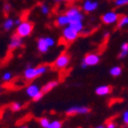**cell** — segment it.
Masks as SVG:
<instances>
[{"label": "cell", "mask_w": 128, "mask_h": 128, "mask_svg": "<svg viewBox=\"0 0 128 128\" xmlns=\"http://www.w3.org/2000/svg\"><path fill=\"white\" fill-rule=\"evenodd\" d=\"M106 128H116V124H115V123H113V122H109Z\"/></svg>", "instance_id": "obj_30"}, {"label": "cell", "mask_w": 128, "mask_h": 128, "mask_svg": "<svg viewBox=\"0 0 128 128\" xmlns=\"http://www.w3.org/2000/svg\"><path fill=\"white\" fill-rule=\"evenodd\" d=\"M119 18L120 16L116 12H108L102 16V23L106 25H114L116 23H118Z\"/></svg>", "instance_id": "obj_8"}, {"label": "cell", "mask_w": 128, "mask_h": 128, "mask_svg": "<svg viewBox=\"0 0 128 128\" xmlns=\"http://www.w3.org/2000/svg\"><path fill=\"white\" fill-rule=\"evenodd\" d=\"M72 29H74L76 32L78 33H81L83 32V29H84V25H83V22L82 20H76V22H71L70 25H69Z\"/></svg>", "instance_id": "obj_16"}, {"label": "cell", "mask_w": 128, "mask_h": 128, "mask_svg": "<svg viewBox=\"0 0 128 128\" xmlns=\"http://www.w3.org/2000/svg\"><path fill=\"white\" fill-rule=\"evenodd\" d=\"M22 43H23V41H22V38H20L18 36L14 35L12 40H10L9 42V49L10 50H14V49H16L18 47L22 46Z\"/></svg>", "instance_id": "obj_11"}, {"label": "cell", "mask_w": 128, "mask_h": 128, "mask_svg": "<svg viewBox=\"0 0 128 128\" xmlns=\"http://www.w3.org/2000/svg\"><path fill=\"white\" fill-rule=\"evenodd\" d=\"M49 123H50V121L48 120V118H45V117H43V118H41L39 120V124L42 128H48Z\"/></svg>", "instance_id": "obj_21"}, {"label": "cell", "mask_w": 128, "mask_h": 128, "mask_svg": "<svg viewBox=\"0 0 128 128\" xmlns=\"http://www.w3.org/2000/svg\"><path fill=\"white\" fill-rule=\"evenodd\" d=\"M122 120L125 125H128V111H125L122 115Z\"/></svg>", "instance_id": "obj_28"}, {"label": "cell", "mask_w": 128, "mask_h": 128, "mask_svg": "<svg viewBox=\"0 0 128 128\" xmlns=\"http://www.w3.org/2000/svg\"><path fill=\"white\" fill-rule=\"evenodd\" d=\"M14 26H18L20 24V18H16V20H14Z\"/></svg>", "instance_id": "obj_31"}, {"label": "cell", "mask_w": 128, "mask_h": 128, "mask_svg": "<svg viewBox=\"0 0 128 128\" xmlns=\"http://www.w3.org/2000/svg\"><path fill=\"white\" fill-rule=\"evenodd\" d=\"M56 25L58 27H67L70 25V20L66 14H60L56 18Z\"/></svg>", "instance_id": "obj_15"}, {"label": "cell", "mask_w": 128, "mask_h": 128, "mask_svg": "<svg viewBox=\"0 0 128 128\" xmlns=\"http://www.w3.org/2000/svg\"><path fill=\"white\" fill-rule=\"evenodd\" d=\"M12 74L10 73V72H5L3 74V76H2V80L5 81V82L10 81V80H12Z\"/></svg>", "instance_id": "obj_25"}, {"label": "cell", "mask_w": 128, "mask_h": 128, "mask_svg": "<svg viewBox=\"0 0 128 128\" xmlns=\"http://www.w3.org/2000/svg\"><path fill=\"white\" fill-rule=\"evenodd\" d=\"M104 37H108V35H109V33H108V32H106V33H104Z\"/></svg>", "instance_id": "obj_33"}, {"label": "cell", "mask_w": 128, "mask_h": 128, "mask_svg": "<svg viewBox=\"0 0 128 128\" xmlns=\"http://www.w3.org/2000/svg\"><path fill=\"white\" fill-rule=\"evenodd\" d=\"M58 85V81H56V80H52V81H49V82H47L43 87L41 88V91H42V93H47V92H49V91H51L53 88H56V86Z\"/></svg>", "instance_id": "obj_13"}, {"label": "cell", "mask_w": 128, "mask_h": 128, "mask_svg": "<svg viewBox=\"0 0 128 128\" xmlns=\"http://www.w3.org/2000/svg\"><path fill=\"white\" fill-rule=\"evenodd\" d=\"M40 10H41V12L43 14H49V7L46 4H42L41 7H40Z\"/></svg>", "instance_id": "obj_26"}, {"label": "cell", "mask_w": 128, "mask_h": 128, "mask_svg": "<svg viewBox=\"0 0 128 128\" xmlns=\"http://www.w3.org/2000/svg\"><path fill=\"white\" fill-rule=\"evenodd\" d=\"M82 8L86 12H92L98 8V2L94 0H84Z\"/></svg>", "instance_id": "obj_10"}, {"label": "cell", "mask_w": 128, "mask_h": 128, "mask_svg": "<svg viewBox=\"0 0 128 128\" xmlns=\"http://www.w3.org/2000/svg\"><path fill=\"white\" fill-rule=\"evenodd\" d=\"M46 66H39V67H28L24 72V78L26 80H34L37 77L43 75L47 71Z\"/></svg>", "instance_id": "obj_1"}, {"label": "cell", "mask_w": 128, "mask_h": 128, "mask_svg": "<svg viewBox=\"0 0 128 128\" xmlns=\"http://www.w3.org/2000/svg\"><path fill=\"white\" fill-rule=\"evenodd\" d=\"M44 39H45V42H46V44L48 45L49 48L52 47V46H54V44H56V40L53 39V38H51V37H44Z\"/></svg>", "instance_id": "obj_24"}, {"label": "cell", "mask_w": 128, "mask_h": 128, "mask_svg": "<svg viewBox=\"0 0 128 128\" xmlns=\"http://www.w3.org/2000/svg\"><path fill=\"white\" fill-rule=\"evenodd\" d=\"M20 128H28V127H27V126H20Z\"/></svg>", "instance_id": "obj_35"}, {"label": "cell", "mask_w": 128, "mask_h": 128, "mask_svg": "<svg viewBox=\"0 0 128 128\" xmlns=\"http://www.w3.org/2000/svg\"><path fill=\"white\" fill-rule=\"evenodd\" d=\"M122 74V68L119 66H115L110 70V75L113 77H119Z\"/></svg>", "instance_id": "obj_18"}, {"label": "cell", "mask_w": 128, "mask_h": 128, "mask_svg": "<svg viewBox=\"0 0 128 128\" xmlns=\"http://www.w3.org/2000/svg\"><path fill=\"white\" fill-rule=\"evenodd\" d=\"M62 121H58V120H53V121H50L48 128H62Z\"/></svg>", "instance_id": "obj_22"}, {"label": "cell", "mask_w": 128, "mask_h": 128, "mask_svg": "<svg viewBox=\"0 0 128 128\" xmlns=\"http://www.w3.org/2000/svg\"><path fill=\"white\" fill-rule=\"evenodd\" d=\"M70 64V56L69 54H67V53H62V54H60L54 62H53V66H54V68H56L58 70H64L66 69Z\"/></svg>", "instance_id": "obj_5"}, {"label": "cell", "mask_w": 128, "mask_h": 128, "mask_svg": "<svg viewBox=\"0 0 128 128\" xmlns=\"http://www.w3.org/2000/svg\"><path fill=\"white\" fill-rule=\"evenodd\" d=\"M32 32H33V24L29 20H24V22H20V24L18 26L16 35L23 39L25 37L30 36Z\"/></svg>", "instance_id": "obj_2"}, {"label": "cell", "mask_w": 128, "mask_h": 128, "mask_svg": "<svg viewBox=\"0 0 128 128\" xmlns=\"http://www.w3.org/2000/svg\"><path fill=\"white\" fill-rule=\"evenodd\" d=\"M56 2H65V1H69V0H54Z\"/></svg>", "instance_id": "obj_32"}, {"label": "cell", "mask_w": 128, "mask_h": 128, "mask_svg": "<svg viewBox=\"0 0 128 128\" xmlns=\"http://www.w3.org/2000/svg\"><path fill=\"white\" fill-rule=\"evenodd\" d=\"M10 109H12V111H14V112H18V111H20V109H22V104H20V102H12V104H10Z\"/></svg>", "instance_id": "obj_23"}, {"label": "cell", "mask_w": 128, "mask_h": 128, "mask_svg": "<svg viewBox=\"0 0 128 128\" xmlns=\"http://www.w3.org/2000/svg\"><path fill=\"white\" fill-rule=\"evenodd\" d=\"M10 9H12V5H10L9 3H5L4 6H3V10H4V12H8Z\"/></svg>", "instance_id": "obj_29"}, {"label": "cell", "mask_w": 128, "mask_h": 128, "mask_svg": "<svg viewBox=\"0 0 128 128\" xmlns=\"http://www.w3.org/2000/svg\"><path fill=\"white\" fill-rule=\"evenodd\" d=\"M37 48H38V50H39L40 52H42V53H46V52L48 51L49 47H48V45L46 44L44 37L39 38V39L37 40Z\"/></svg>", "instance_id": "obj_14"}, {"label": "cell", "mask_w": 128, "mask_h": 128, "mask_svg": "<svg viewBox=\"0 0 128 128\" xmlns=\"http://www.w3.org/2000/svg\"><path fill=\"white\" fill-rule=\"evenodd\" d=\"M100 58L98 53H88V54H86L84 56L82 64H81V68L86 69L87 67L96 66L100 62Z\"/></svg>", "instance_id": "obj_3"}, {"label": "cell", "mask_w": 128, "mask_h": 128, "mask_svg": "<svg viewBox=\"0 0 128 128\" xmlns=\"http://www.w3.org/2000/svg\"><path fill=\"white\" fill-rule=\"evenodd\" d=\"M126 26H128V16H124L120 18L118 20V27L119 28H123Z\"/></svg>", "instance_id": "obj_20"}, {"label": "cell", "mask_w": 128, "mask_h": 128, "mask_svg": "<svg viewBox=\"0 0 128 128\" xmlns=\"http://www.w3.org/2000/svg\"><path fill=\"white\" fill-rule=\"evenodd\" d=\"M95 128H106L104 126H98V127H95Z\"/></svg>", "instance_id": "obj_34"}, {"label": "cell", "mask_w": 128, "mask_h": 128, "mask_svg": "<svg viewBox=\"0 0 128 128\" xmlns=\"http://www.w3.org/2000/svg\"><path fill=\"white\" fill-rule=\"evenodd\" d=\"M115 4L117 6H125L128 4V0H115Z\"/></svg>", "instance_id": "obj_27"}, {"label": "cell", "mask_w": 128, "mask_h": 128, "mask_svg": "<svg viewBox=\"0 0 128 128\" xmlns=\"http://www.w3.org/2000/svg\"><path fill=\"white\" fill-rule=\"evenodd\" d=\"M128 54V43L127 42H124V43H122L121 45V51L119 53V58H125Z\"/></svg>", "instance_id": "obj_17"}, {"label": "cell", "mask_w": 128, "mask_h": 128, "mask_svg": "<svg viewBox=\"0 0 128 128\" xmlns=\"http://www.w3.org/2000/svg\"><path fill=\"white\" fill-rule=\"evenodd\" d=\"M66 16L70 20V23L71 22H76V20H82L83 18H84L83 14L81 12V10L77 7H70L67 10Z\"/></svg>", "instance_id": "obj_6"}, {"label": "cell", "mask_w": 128, "mask_h": 128, "mask_svg": "<svg viewBox=\"0 0 128 128\" xmlns=\"http://www.w3.org/2000/svg\"><path fill=\"white\" fill-rule=\"evenodd\" d=\"M26 93L29 98H31L33 100H39L43 96V93L41 91V88L38 86L37 84H30L29 86L26 88Z\"/></svg>", "instance_id": "obj_4"}, {"label": "cell", "mask_w": 128, "mask_h": 128, "mask_svg": "<svg viewBox=\"0 0 128 128\" xmlns=\"http://www.w3.org/2000/svg\"><path fill=\"white\" fill-rule=\"evenodd\" d=\"M111 87L109 85H100V86L95 88V93L100 96H104V95H108L111 92Z\"/></svg>", "instance_id": "obj_12"}, {"label": "cell", "mask_w": 128, "mask_h": 128, "mask_svg": "<svg viewBox=\"0 0 128 128\" xmlns=\"http://www.w3.org/2000/svg\"><path fill=\"white\" fill-rule=\"evenodd\" d=\"M0 91H1V89H0Z\"/></svg>", "instance_id": "obj_36"}, {"label": "cell", "mask_w": 128, "mask_h": 128, "mask_svg": "<svg viewBox=\"0 0 128 128\" xmlns=\"http://www.w3.org/2000/svg\"><path fill=\"white\" fill-rule=\"evenodd\" d=\"M14 26V18H6V20H4V23H3V28H4V30H6V31L12 30Z\"/></svg>", "instance_id": "obj_19"}, {"label": "cell", "mask_w": 128, "mask_h": 128, "mask_svg": "<svg viewBox=\"0 0 128 128\" xmlns=\"http://www.w3.org/2000/svg\"><path fill=\"white\" fill-rule=\"evenodd\" d=\"M79 36V33L76 32L74 29H72L70 26H67L62 30V38L67 42H73L75 41Z\"/></svg>", "instance_id": "obj_7"}, {"label": "cell", "mask_w": 128, "mask_h": 128, "mask_svg": "<svg viewBox=\"0 0 128 128\" xmlns=\"http://www.w3.org/2000/svg\"><path fill=\"white\" fill-rule=\"evenodd\" d=\"M89 112V109L84 106H74L67 110L68 115H84Z\"/></svg>", "instance_id": "obj_9"}]
</instances>
